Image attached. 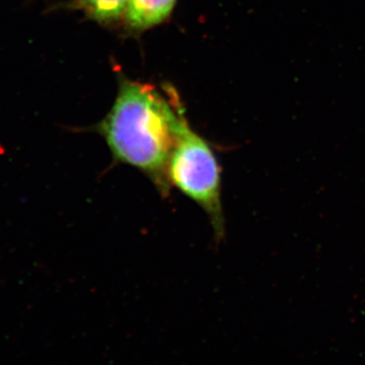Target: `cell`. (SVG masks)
I'll return each mask as SVG.
<instances>
[{"label":"cell","instance_id":"277c9868","mask_svg":"<svg viewBox=\"0 0 365 365\" xmlns=\"http://www.w3.org/2000/svg\"><path fill=\"white\" fill-rule=\"evenodd\" d=\"M129 0H71L67 9L83 11L100 25H114L123 20Z\"/></svg>","mask_w":365,"mask_h":365},{"label":"cell","instance_id":"7a4b0ae2","mask_svg":"<svg viewBox=\"0 0 365 365\" xmlns=\"http://www.w3.org/2000/svg\"><path fill=\"white\" fill-rule=\"evenodd\" d=\"M222 174L210 144L186 122L170 153L165 176L170 190H177L202 209L218 242L225 235Z\"/></svg>","mask_w":365,"mask_h":365},{"label":"cell","instance_id":"6da1fadb","mask_svg":"<svg viewBox=\"0 0 365 365\" xmlns=\"http://www.w3.org/2000/svg\"><path fill=\"white\" fill-rule=\"evenodd\" d=\"M178 98L150 83L123 79L111 111L98 124L115 163L129 165L170 195L165 170L182 125Z\"/></svg>","mask_w":365,"mask_h":365},{"label":"cell","instance_id":"3957f363","mask_svg":"<svg viewBox=\"0 0 365 365\" xmlns=\"http://www.w3.org/2000/svg\"><path fill=\"white\" fill-rule=\"evenodd\" d=\"M177 0H129L124 25L132 33H143L168 20Z\"/></svg>","mask_w":365,"mask_h":365}]
</instances>
